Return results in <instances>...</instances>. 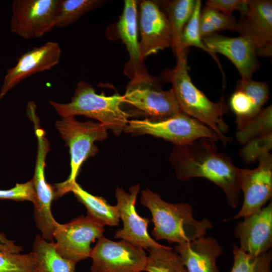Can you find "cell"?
<instances>
[{
  "instance_id": "1",
  "label": "cell",
  "mask_w": 272,
  "mask_h": 272,
  "mask_svg": "<svg viewBox=\"0 0 272 272\" xmlns=\"http://www.w3.org/2000/svg\"><path fill=\"white\" fill-rule=\"evenodd\" d=\"M215 142L202 138L175 146L170 160L178 179L200 177L211 181L223 190L229 206L235 208L241 192L240 168L233 164L230 157L218 152Z\"/></svg>"
},
{
  "instance_id": "2",
  "label": "cell",
  "mask_w": 272,
  "mask_h": 272,
  "mask_svg": "<svg viewBox=\"0 0 272 272\" xmlns=\"http://www.w3.org/2000/svg\"><path fill=\"white\" fill-rule=\"evenodd\" d=\"M187 51L176 56L175 66L165 72V78L172 84L182 111L211 129L226 146L232 140L225 134L228 126L223 118L228 106L223 95L218 102H213L193 84L188 73Z\"/></svg>"
},
{
  "instance_id": "3",
  "label": "cell",
  "mask_w": 272,
  "mask_h": 272,
  "mask_svg": "<svg viewBox=\"0 0 272 272\" xmlns=\"http://www.w3.org/2000/svg\"><path fill=\"white\" fill-rule=\"evenodd\" d=\"M141 202L151 212L154 225L152 235L157 240L165 239L176 244L188 242L206 236L213 228L206 218L195 219L189 204L166 202L149 189L142 190Z\"/></svg>"
},
{
  "instance_id": "4",
  "label": "cell",
  "mask_w": 272,
  "mask_h": 272,
  "mask_svg": "<svg viewBox=\"0 0 272 272\" xmlns=\"http://www.w3.org/2000/svg\"><path fill=\"white\" fill-rule=\"evenodd\" d=\"M49 103L62 117L84 115L96 119L115 135L124 130L130 116L121 108L122 96L97 94L95 89L84 80L77 83L70 102L60 103L50 100Z\"/></svg>"
},
{
  "instance_id": "5",
  "label": "cell",
  "mask_w": 272,
  "mask_h": 272,
  "mask_svg": "<svg viewBox=\"0 0 272 272\" xmlns=\"http://www.w3.org/2000/svg\"><path fill=\"white\" fill-rule=\"evenodd\" d=\"M55 127L69 147L71 157V172L68 178L56 184L54 187L55 198H58L69 192L83 163L98 152L95 142L105 140L108 129L100 122L90 120L81 122L75 117H62L56 122Z\"/></svg>"
},
{
  "instance_id": "6",
  "label": "cell",
  "mask_w": 272,
  "mask_h": 272,
  "mask_svg": "<svg viewBox=\"0 0 272 272\" xmlns=\"http://www.w3.org/2000/svg\"><path fill=\"white\" fill-rule=\"evenodd\" d=\"M122 97L123 103L132 106L150 119H164L183 112L172 89L163 90L147 71L133 74Z\"/></svg>"
},
{
  "instance_id": "7",
  "label": "cell",
  "mask_w": 272,
  "mask_h": 272,
  "mask_svg": "<svg viewBox=\"0 0 272 272\" xmlns=\"http://www.w3.org/2000/svg\"><path fill=\"white\" fill-rule=\"evenodd\" d=\"M123 131L134 135L150 134L170 142L175 146L186 145L202 138L219 141L211 129L183 112L161 120H128Z\"/></svg>"
},
{
  "instance_id": "8",
  "label": "cell",
  "mask_w": 272,
  "mask_h": 272,
  "mask_svg": "<svg viewBox=\"0 0 272 272\" xmlns=\"http://www.w3.org/2000/svg\"><path fill=\"white\" fill-rule=\"evenodd\" d=\"M91 272H142L148 256L144 249L122 240L114 241L102 236L92 248Z\"/></svg>"
},
{
  "instance_id": "9",
  "label": "cell",
  "mask_w": 272,
  "mask_h": 272,
  "mask_svg": "<svg viewBox=\"0 0 272 272\" xmlns=\"http://www.w3.org/2000/svg\"><path fill=\"white\" fill-rule=\"evenodd\" d=\"M59 0H15L11 32L25 39L39 38L55 27Z\"/></svg>"
},
{
  "instance_id": "10",
  "label": "cell",
  "mask_w": 272,
  "mask_h": 272,
  "mask_svg": "<svg viewBox=\"0 0 272 272\" xmlns=\"http://www.w3.org/2000/svg\"><path fill=\"white\" fill-rule=\"evenodd\" d=\"M104 226L87 215L58 224L53 233L58 253L76 263L90 257L91 244L103 236Z\"/></svg>"
},
{
  "instance_id": "11",
  "label": "cell",
  "mask_w": 272,
  "mask_h": 272,
  "mask_svg": "<svg viewBox=\"0 0 272 272\" xmlns=\"http://www.w3.org/2000/svg\"><path fill=\"white\" fill-rule=\"evenodd\" d=\"M253 169H240L239 187L244 196L239 211L230 219L244 218L259 211L272 196V156L264 154Z\"/></svg>"
},
{
  "instance_id": "12",
  "label": "cell",
  "mask_w": 272,
  "mask_h": 272,
  "mask_svg": "<svg viewBox=\"0 0 272 272\" xmlns=\"http://www.w3.org/2000/svg\"><path fill=\"white\" fill-rule=\"evenodd\" d=\"M237 26V32L252 45L257 56L271 57V1L247 0Z\"/></svg>"
},
{
  "instance_id": "13",
  "label": "cell",
  "mask_w": 272,
  "mask_h": 272,
  "mask_svg": "<svg viewBox=\"0 0 272 272\" xmlns=\"http://www.w3.org/2000/svg\"><path fill=\"white\" fill-rule=\"evenodd\" d=\"M139 10V51L141 59L144 61L146 57L171 47L172 36L168 18L157 3L142 1Z\"/></svg>"
},
{
  "instance_id": "14",
  "label": "cell",
  "mask_w": 272,
  "mask_h": 272,
  "mask_svg": "<svg viewBox=\"0 0 272 272\" xmlns=\"http://www.w3.org/2000/svg\"><path fill=\"white\" fill-rule=\"evenodd\" d=\"M140 189L139 184L131 186L129 192L122 188H116V206L122 221L123 227L115 232L114 237L121 238L134 245L149 250L163 245L158 243L149 235L148 227L150 220L140 216L136 211L135 206Z\"/></svg>"
},
{
  "instance_id": "15",
  "label": "cell",
  "mask_w": 272,
  "mask_h": 272,
  "mask_svg": "<svg viewBox=\"0 0 272 272\" xmlns=\"http://www.w3.org/2000/svg\"><path fill=\"white\" fill-rule=\"evenodd\" d=\"M49 144L44 141L38 143V151L33 178L32 179L34 193V215L35 223L46 241H53V233L58 223L53 218L51 206L55 198V187L45 180L44 169Z\"/></svg>"
},
{
  "instance_id": "16",
  "label": "cell",
  "mask_w": 272,
  "mask_h": 272,
  "mask_svg": "<svg viewBox=\"0 0 272 272\" xmlns=\"http://www.w3.org/2000/svg\"><path fill=\"white\" fill-rule=\"evenodd\" d=\"M61 53V48L58 43L47 42L21 54L16 64L7 70L0 90V98L28 77L49 70L57 64Z\"/></svg>"
},
{
  "instance_id": "17",
  "label": "cell",
  "mask_w": 272,
  "mask_h": 272,
  "mask_svg": "<svg viewBox=\"0 0 272 272\" xmlns=\"http://www.w3.org/2000/svg\"><path fill=\"white\" fill-rule=\"evenodd\" d=\"M234 228L239 239V247L245 252L257 256L272 246V201L259 211L243 218Z\"/></svg>"
},
{
  "instance_id": "18",
  "label": "cell",
  "mask_w": 272,
  "mask_h": 272,
  "mask_svg": "<svg viewBox=\"0 0 272 272\" xmlns=\"http://www.w3.org/2000/svg\"><path fill=\"white\" fill-rule=\"evenodd\" d=\"M207 47L213 53L227 57L235 66L241 78H251L259 68L252 45L245 38L231 37L215 33L202 38Z\"/></svg>"
},
{
  "instance_id": "19",
  "label": "cell",
  "mask_w": 272,
  "mask_h": 272,
  "mask_svg": "<svg viewBox=\"0 0 272 272\" xmlns=\"http://www.w3.org/2000/svg\"><path fill=\"white\" fill-rule=\"evenodd\" d=\"M269 96L268 85L252 79H240L230 98V106L236 115L237 130L262 109Z\"/></svg>"
},
{
  "instance_id": "20",
  "label": "cell",
  "mask_w": 272,
  "mask_h": 272,
  "mask_svg": "<svg viewBox=\"0 0 272 272\" xmlns=\"http://www.w3.org/2000/svg\"><path fill=\"white\" fill-rule=\"evenodd\" d=\"M187 272H220L216 263L223 249L211 236H202L190 242L176 244L174 250Z\"/></svg>"
},
{
  "instance_id": "21",
  "label": "cell",
  "mask_w": 272,
  "mask_h": 272,
  "mask_svg": "<svg viewBox=\"0 0 272 272\" xmlns=\"http://www.w3.org/2000/svg\"><path fill=\"white\" fill-rule=\"evenodd\" d=\"M116 27L117 34L129 56V62L125 69L126 74L131 78L135 73L146 71L140 55L137 1H124L123 11Z\"/></svg>"
},
{
  "instance_id": "22",
  "label": "cell",
  "mask_w": 272,
  "mask_h": 272,
  "mask_svg": "<svg viewBox=\"0 0 272 272\" xmlns=\"http://www.w3.org/2000/svg\"><path fill=\"white\" fill-rule=\"evenodd\" d=\"M32 254L39 272H75L76 262L64 258L56 250L55 242L36 236Z\"/></svg>"
},
{
  "instance_id": "23",
  "label": "cell",
  "mask_w": 272,
  "mask_h": 272,
  "mask_svg": "<svg viewBox=\"0 0 272 272\" xmlns=\"http://www.w3.org/2000/svg\"><path fill=\"white\" fill-rule=\"evenodd\" d=\"M78 201L87 209V216L103 226H117L119 222V216L116 206L110 205L103 197L94 195L83 189L75 182L69 189Z\"/></svg>"
},
{
  "instance_id": "24",
  "label": "cell",
  "mask_w": 272,
  "mask_h": 272,
  "mask_svg": "<svg viewBox=\"0 0 272 272\" xmlns=\"http://www.w3.org/2000/svg\"><path fill=\"white\" fill-rule=\"evenodd\" d=\"M196 0H171L164 3L172 36L171 47L176 57L185 50L181 46L183 31L193 12Z\"/></svg>"
},
{
  "instance_id": "25",
  "label": "cell",
  "mask_w": 272,
  "mask_h": 272,
  "mask_svg": "<svg viewBox=\"0 0 272 272\" xmlns=\"http://www.w3.org/2000/svg\"><path fill=\"white\" fill-rule=\"evenodd\" d=\"M145 271L147 272H187L179 255L171 247L162 245L149 250Z\"/></svg>"
},
{
  "instance_id": "26",
  "label": "cell",
  "mask_w": 272,
  "mask_h": 272,
  "mask_svg": "<svg viewBox=\"0 0 272 272\" xmlns=\"http://www.w3.org/2000/svg\"><path fill=\"white\" fill-rule=\"evenodd\" d=\"M100 0H59L55 27L62 28L103 4Z\"/></svg>"
},
{
  "instance_id": "27",
  "label": "cell",
  "mask_w": 272,
  "mask_h": 272,
  "mask_svg": "<svg viewBox=\"0 0 272 272\" xmlns=\"http://www.w3.org/2000/svg\"><path fill=\"white\" fill-rule=\"evenodd\" d=\"M237 21L232 15L224 13L206 6L201 10L199 29L201 38L217 31H237Z\"/></svg>"
},
{
  "instance_id": "28",
  "label": "cell",
  "mask_w": 272,
  "mask_h": 272,
  "mask_svg": "<svg viewBox=\"0 0 272 272\" xmlns=\"http://www.w3.org/2000/svg\"><path fill=\"white\" fill-rule=\"evenodd\" d=\"M232 247L233 263L230 272H271V250L253 256L242 250L236 244Z\"/></svg>"
},
{
  "instance_id": "29",
  "label": "cell",
  "mask_w": 272,
  "mask_h": 272,
  "mask_svg": "<svg viewBox=\"0 0 272 272\" xmlns=\"http://www.w3.org/2000/svg\"><path fill=\"white\" fill-rule=\"evenodd\" d=\"M272 133L271 105L262 109L241 128L237 130V141L244 145L247 142L265 134Z\"/></svg>"
},
{
  "instance_id": "30",
  "label": "cell",
  "mask_w": 272,
  "mask_h": 272,
  "mask_svg": "<svg viewBox=\"0 0 272 272\" xmlns=\"http://www.w3.org/2000/svg\"><path fill=\"white\" fill-rule=\"evenodd\" d=\"M201 3L200 0H196L192 15L185 26L181 37V46L183 50L188 49L190 46H194L202 49L208 53L217 62L222 73L223 79L225 77L221 64L216 54L212 52L203 43L200 36L199 29V22L201 12Z\"/></svg>"
},
{
  "instance_id": "31",
  "label": "cell",
  "mask_w": 272,
  "mask_h": 272,
  "mask_svg": "<svg viewBox=\"0 0 272 272\" xmlns=\"http://www.w3.org/2000/svg\"><path fill=\"white\" fill-rule=\"evenodd\" d=\"M36 270L32 252L20 254L0 250V272H34Z\"/></svg>"
},
{
  "instance_id": "32",
  "label": "cell",
  "mask_w": 272,
  "mask_h": 272,
  "mask_svg": "<svg viewBox=\"0 0 272 272\" xmlns=\"http://www.w3.org/2000/svg\"><path fill=\"white\" fill-rule=\"evenodd\" d=\"M272 148V133L253 139L243 145L240 151L242 160L247 163L256 161Z\"/></svg>"
},
{
  "instance_id": "33",
  "label": "cell",
  "mask_w": 272,
  "mask_h": 272,
  "mask_svg": "<svg viewBox=\"0 0 272 272\" xmlns=\"http://www.w3.org/2000/svg\"><path fill=\"white\" fill-rule=\"evenodd\" d=\"M0 199L28 200L33 203L35 193L32 180L24 183H17L15 187L9 189H0Z\"/></svg>"
},
{
  "instance_id": "34",
  "label": "cell",
  "mask_w": 272,
  "mask_h": 272,
  "mask_svg": "<svg viewBox=\"0 0 272 272\" xmlns=\"http://www.w3.org/2000/svg\"><path fill=\"white\" fill-rule=\"evenodd\" d=\"M206 6L228 14L235 10L241 14L247 9V0H208Z\"/></svg>"
},
{
  "instance_id": "35",
  "label": "cell",
  "mask_w": 272,
  "mask_h": 272,
  "mask_svg": "<svg viewBox=\"0 0 272 272\" xmlns=\"http://www.w3.org/2000/svg\"><path fill=\"white\" fill-rule=\"evenodd\" d=\"M0 250L10 253H19L22 249L21 246L15 244L14 241L8 239L4 233H0Z\"/></svg>"
},
{
  "instance_id": "36",
  "label": "cell",
  "mask_w": 272,
  "mask_h": 272,
  "mask_svg": "<svg viewBox=\"0 0 272 272\" xmlns=\"http://www.w3.org/2000/svg\"><path fill=\"white\" fill-rule=\"evenodd\" d=\"M34 272H39L37 269Z\"/></svg>"
}]
</instances>
